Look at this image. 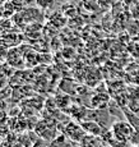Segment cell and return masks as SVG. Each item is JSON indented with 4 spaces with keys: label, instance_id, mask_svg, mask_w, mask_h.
I'll return each mask as SVG.
<instances>
[{
    "label": "cell",
    "instance_id": "obj_3",
    "mask_svg": "<svg viewBox=\"0 0 139 147\" xmlns=\"http://www.w3.org/2000/svg\"><path fill=\"white\" fill-rule=\"evenodd\" d=\"M65 134L75 142H82L81 140H84V137H86V131L74 123H69L65 127Z\"/></svg>",
    "mask_w": 139,
    "mask_h": 147
},
{
    "label": "cell",
    "instance_id": "obj_4",
    "mask_svg": "<svg viewBox=\"0 0 139 147\" xmlns=\"http://www.w3.org/2000/svg\"><path fill=\"white\" fill-rule=\"evenodd\" d=\"M123 114L125 115L128 123H129L137 132H139V118H138V115L135 114L133 110H129V109H126V107H123Z\"/></svg>",
    "mask_w": 139,
    "mask_h": 147
},
{
    "label": "cell",
    "instance_id": "obj_1",
    "mask_svg": "<svg viewBox=\"0 0 139 147\" xmlns=\"http://www.w3.org/2000/svg\"><path fill=\"white\" fill-rule=\"evenodd\" d=\"M135 129L130 125L128 121H115L112 124L111 128V133L114 136V138L119 142L125 143L128 141H130V138L133 137Z\"/></svg>",
    "mask_w": 139,
    "mask_h": 147
},
{
    "label": "cell",
    "instance_id": "obj_5",
    "mask_svg": "<svg viewBox=\"0 0 139 147\" xmlns=\"http://www.w3.org/2000/svg\"><path fill=\"white\" fill-rule=\"evenodd\" d=\"M82 128L87 132V133L92 136H101L102 134V128L100 124H97L96 121H89L87 120V123H82Z\"/></svg>",
    "mask_w": 139,
    "mask_h": 147
},
{
    "label": "cell",
    "instance_id": "obj_2",
    "mask_svg": "<svg viewBox=\"0 0 139 147\" xmlns=\"http://www.w3.org/2000/svg\"><path fill=\"white\" fill-rule=\"evenodd\" d=\"M35 132L42 140H55L56 138V128L50 125V124H47L44 120L37 123V125L35 127Z\"/></svg>",
    "mask_w": 139,
    "mask_h": 147
}]
</instances>
